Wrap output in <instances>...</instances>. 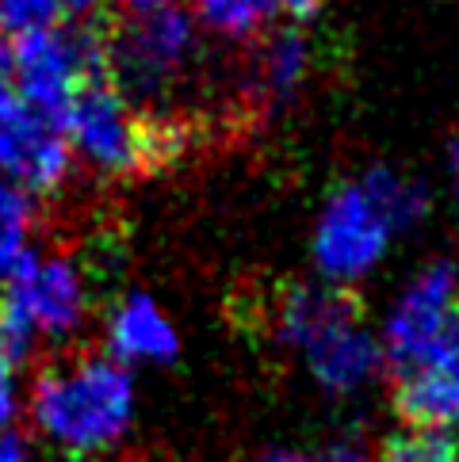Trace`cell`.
Here are the masks:
<instances>
[{
    "label": "cell",
    "instance_id": "30bf717a",
    "mask_svg": "<svg viewBox=\"0 0 459 462\" xmlns=\"http://www.w3.org/2000/svg\"><path fill=\"white\" fill-rule=\"evenodd\" d=\"M299 359L306 363L310 378H314L325 393H337V398H349V393L364 390L371 378L387 367L383 344L364 325L360 310L333 321L330 328H322V333L299 352Z\"/></svg>",
    "mask_w": 459,
    "mask_h": 462
},
{
    "label": "cell",
    "instance_id": "8fae6325",
    "mask_svg": "<svg viewBox=\"0 0 459 462\" xmlns=\"http://www.w3.org/2000/svg\"><path fill=\"white\" fill-rule=\"evenodd\" d=\"M395 409L406 428H448L452 432V424H459V321L421 363L398 374Z\"/></svg>",
    "mask_w": 459,
    "mask_h": 462
},
{
    "label": "cell",
    "instance_id": "3957f363",
    "mask_svg": "<svg viewBox=\"0 0 459 462\" xmlns=\"http://www.w3.org/2000/svg\"><path fill=\"white\" fill-rule=\"evenodd\" d=\"M92 287L70 253L35 249L0 287V352L15 363L42 344H73L89 325Z\"/></svg>",
    "mask_w": 459,
    "mask_h": 462
},
{
    "label": "cell",
    "instance_id": "d6986e66",
    "mask_svg": "<svg viewBox=\"0 0 459 462\" xmlns=\"http://www.w3.org/2000/svg\"><path fill=\"white\" fill-rule=\"evenodd\" d=\"M0 462H35V443L23 432H5L0 436Z\"/></svg>",
    "mask_w": 459,
    "mask_h": 462
},
{
    "label": "cell",
    "instance_id": "9a60e30c",
    "mask_svg": "<svg viewBox=\"0 0 459 462\" xmlns=\"http://www.w3.org/2000/svg\"><path fill=\"white\" fill-rule=\"evenodd\" d=\"M364 180L375 191V199L383 203V210L390 214L398 234H406V229H414L429 218L433 199H429V191H425V184H417L414 176H402L398 169H371V172H364Z\"/></svg>",
    "mask_w": 459,
    "mask_h": 462
},
{
    "label": "cell",
    "instance_id": "e0dca14e",
    "mask_svg": "<svg viewBox=\"0 0 459 462\" xmlns=\"http://www.w3.org/2000/svg\"><path fill=\"white\" fill-rule=\"evenodd\" d=\"M61 0H0V39L20 42L61 23Z\"/></svg>",
    "mask_w": 459,
    "mask_h": 462
},
{
    "label": "cell",
    "instance_id": "603a6c76",
    "mask_svg": "<svg viewBox=\"0 0 459 462\" xmlns=\"http://www.w3.org/2000/svg\"><path fill=\"white\" fill-rule=\"evenodd\" d=\"M257 462H314V458H306L303 451H291V448H272V451H265Z\"/></svg>",
    "mask_w": 459,
    "mask_h": 462
},
{
    "label": "cell",
    "instance_id": "ffe728a7",
    "mask_svg": "<svg viewBox=\"0 0 459 462\" xmlns=\"http://www.w3.org/2000/svg\"><path fill=\"white\" fill-rule=\"evenodd\" d=\"M322 462H379L375 458L364 443H352V439H344V443H333L330 451H325Z\"/></svg>",
    "mask_w": 459,
    "mask_h": 462
},
{
    "label": "cell",
    "instance_id": "7402d4cb",
    "mask_svg": "<svg viewBox=\"0 0 459 462\" xmlns=\"http://www.w3.org/2000/svg\"><path fill=\"white\" fill-rule=\"evenodd\" d=\"M111 5H119L126 15H145V12H157V8H173L180 0H111Z\"/></svg>",
    "mask_w": 459,
    "mask_h": 462
},
{
    "label": "cell",
    "instance_id": "52a82bcc",
    "mask_svg": "<svg viewBox=\"0 0 459 462\" xmlns=\"http://www.w3.org/2000/svg\"><path fill=\"white\" fill-rule=\"evenodd\" d=\"M459 321V263L429 260L402 287L395 306L383 318V363L390 371L406 374L414 363L429 356L445 333Z\"/></svg>",
    "mask_w": 459,
    "mask_h": 462
},
{
    "label": "cell",
    "instance_id": "44dd1931",
    "mask_svg": "<svg viewBox=\"0 0 459 462\" xmlns=\"http://www.w3.org/2000/svg\"><path fill=\"white\" fill-rule=\"evenodd\" d=\"M15 100V77H12V42L0 39V107Z\"/></svg>",
    "mask_w": 459,
    "mask_h": 462
},
{
    "label": "cell",
    "instance_id": "cb8c5ba5",
    "mask_svg": "<svg viewBox=\"0 0 459 462\" xmlns=\"http://www.w3.org/2000/svg\"><path fill=\"white\" fill-rule=\"evenodd\" d=\"M100 5H104V0H61V12L65 15H92Z\"/></svg>",
    "mask_w": 459,
    "mask_h": 462
},
{
    "label": "cell",
    "instance_id": "7a4b0ae2",
    "mask_svg": "<svg viewBox=\"0 0 459 462\" xmlns=\"http://www.w3.org/2000/svg\"><path fill=\"white\" fill-rule=\"evenodd\" d=\"M58 126L70 142L73 161L108 180L157 169L161 161L184 150L180 123L142 115V107L130 104V96L108 77L92 80L61 115Z\"/></svg>",
    "mask_w": 459,
    "mask_h": 462
},
{
    "label": "cell",
    "instance_id": "2e32d148",
    "mask_svg": "<svg viewBox=\"0 0 459 462\" xmlns=\"http://www.w3.org/2000/svg\"><path fill=\"white\" fill-rule=\"evenodd\" d=\"M383 462H459V436L448 428H402L387 439Z\"/></svg>",
    "mask_w": 459,
    "mask_h": 462
},
{
    "label": "cell",
    "instance_id": "d4e9b609",
    "mask_svg": "<svg viewBox=\"0 0 459 462\" xmlns=\"http://www.w3.org/2000/svg\"><path fill=\"white\" fill-rule=\"evenodd\" d=\"M89 462H104V458H89Z\"/></svg>",
    "mask_w": 459,
    "mask_h": 462
},
{
    "label": "cell",
    "instance_id": "277c9868",
    "mask_svg": "<svg viewBox=\"0 0 459 462\" xmlns=\"http://www.w3.org/2000/svg\"><path fill=\"white\" fill-rule=\"evenodd\" d=\"M203 31L192 8H157L126 15L123 27L104 42L108 80L119 85L130 104H154L169 96L200 58Z\"/></svg>",
    "mask_w": 459,
    "mask_h": 462
},
{
    "label": "cell",
    "instance_id": "7c38bea8",
    "mask_svg": "<svg viewBox=\"0 0 459 462\" xmlns=\"http://www.w3.org/2000/svg\"><path fill=\"white\" fill-rule=\"evenodd\" d=\"M310 73V42L299 27L268 31L253 58L249 88L265 107H284Z\"/></svg>",
    "mask_w": 459,
    "mask_h": 462
},
{
    "label": "cell",
    "instance_id": "ba28073f",
    "mask_svg": "<svg viewBox=\"0 0 459 462\" xmlns=\"http://www.w3.org/2000/svg\"><path fill=\"white\" fill-rule=\"evenodd\" d=\"M77 169L61 126L46 115L12 100L0 107V180L31 199L58 195Z\"/></svg>",
    "mask_w": 459,
    "mask_h": 462
},
{
    "label": "cell",
    "instance_id": "8992f818",
    "mask_svg": "<svg viewBox=\"0 0 459 462\" xmlns=\"http://www.w3.org/2000/svg\"><path fill=\"white\" fill-rule=\"evenodd\" d=\"M395 234V222L375 199L364 176L333 188L314 222V241H310L322 283L349 287L356 279L371 275L383 263Z\"/></svg>",
    "mask_w": 459,
    "mask_h": 462
},
{
    "label": "cell",
    "instance_id": "ac0fdd59",
    "mask_svg": "<svg viewBox=\"0 0 459 462\" xmlns=\"http://www.w3.org/2000/svg\"><path fill=\"white\" fill-rule=\"evenodd\" d=\"M27 417V386H23V363L0 352V436L20 432V420Z\"/></svg>",
    "mask_w": 459,
    "mask_h": 462
},
{
    "label": "cell",
    "instance_id": "9c48e42d",
    "mask_svg": "<svg viewBox=\"0 0 459 462\" xmlns=\"http://www.w3.org/2000/svg\"><path fill=\"white\" fill-rule=\"evenodd\" d=\"M104 352L126 371L169 367L180 356V328L154 294L126 291L104 313Z\"/></svg>",
    "mask_w": 459,
    "mask_h": 462
},
{
    "label": "cell",
    "instance_id": "6da1fadb",
    "mask_svg": "<svg viewBox=\"0 0 459 462\" xmlns=\"http://www.w3.org/2000/svg\"><path fill=\"white\" fill-rule=\"evenodd\" d=\"M138 417L135 371L108 352L54 359L27 386V420L42 443L70 462L119 451Z\"/></svg>",
    "mask_w": 459,
    "mask_h": 462
},
{
    "label": "cell",
    "instance_id": "4fadbf2b",
    "mask_svg": "<svg viewBox=\"0 0 459 462\" xmlns=\"http://www.w3.org/2000/svg\"><path fill=\"white\" fill-rule=\"evenodd\" d=\"M192 15L211 39L253 42L284 20V0H192Z\"/></svg>",
    "mask_w": 459,
    "mask_h": 462
},
{
    "label": "cell",
    "instance_id": "5b68a950",
    "mask_svg": "<svg viewBox=\"0 0 459 462\" xmlns=\"http://www.w3.org/2000/svg\"><path fill=\"white\" fill-rule=\"evenodd\" d=\"M12 77L15 100L23 107L61 123V115L92 80L108 77L104 39L80 27H46L39 35L12 42Z\"/></svg>",
    "mask_w": 459,
    "mask_h": 462
},
{
    "label": "cell",
    "instance_id": "5bb4252c",
    "mask_svg": "<svg viewBox=\"0 0 459 462\" xmlns=\"http://www.w3.org/2000/svg\"><path fill=\"white\" fill-rule=\"evenodd\" d=\"M35 226H39V199H31L27 191L0 180V287L39 249Z\"/></svg>",
    "mask_w": 459,
    "mask_h": 462
}]
</instances>
